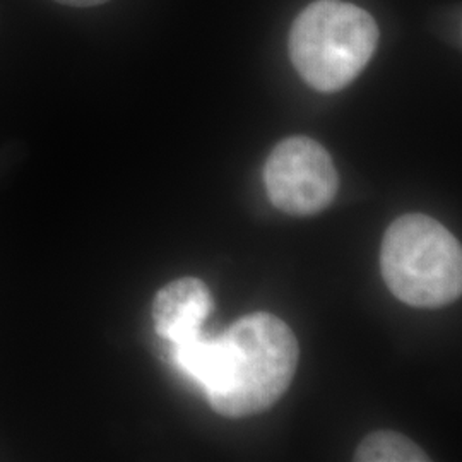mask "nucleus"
<instances>
[{"label":"nucleus","mask_w":462,"mask_h":462,"mask_svg":"<svg viewBox=\"0 0 462 462\" xmlns=\"http://www.w3.org/2000/svg\"><path fill=\"white\" fill-rule=\"evenodd\" d=\"M300 346L276 315H245L215 337L208 377L200 385L216 413L244 418L280 401L297 372Z\"/></svg>","instance_id":"nucleus-1"},{"label":"nucleus","mask_w":462,"mask_h":462,"mask_svg":"<svg viewBox=\"0 0 462 462\" xmlns=\"http://www.w3.org/2000/svg\"><path fill=\"white\" fill-rule=\"evenodd\" d=\"M380 269L394 297L418 309H439L462 291L459 240L427 215H404L387 228Z\"/></svg>","instance_id":"nucleus-2"},{"label":"nucleus","mask_w":462,"mask_h":462,"mask_svg":"<svg viewBox=\"0 0 462 462\" xmlns=\"http://www.w3.org/2000/svg\"><path fill=\"white\" fill-rule=\"evenodd\" d=\"M379 43L375 19L343 0H317L295 19L291 62L317 91L334 93L353 83Z\"/></svg>","instance_id":"nucleus-3"},{"label":"nucleus","mask_w":462,"mask_h":462,"mask_svg":"<svg viewBox=\"0 0 462 462\" xmlns=\"http://www.w3.org/2000/svg\"><path fill=\"white\" fill-rule=\"evenodd\" d=\"M264 183L271 202L286 215L324 211L337 192V171L329 152L310 137H290L269 154Z\"/></svg>","instance_id":"nucleus-4"},{"label":"nucleus","mask_w":462,"mask_h":462,"mask_svg":"<svg viewBox=\"0 0 462 462\" xmlns=\"http://www.w3.org/2000/svg\"><path fill=\"white\" fill-rule=\"evenodd\" d=\"M215 309L211 291L204 281L180 278L163 286L152 301L156 332L171 346L202 334V324Z\"/></svg>","instance_id":"nucleus-5"},{"label":"nucleus","mask_w":462,"mask_h":462,"mask_svg":"<svg viewBox=\"0 0 462 462\" xmlns=\"http://www.w3.org/2000/svg\"><path fill=\"white\" fill-rule=\"evenodd\" d=\"M355 461L360 462H427L429 456L396 431H375L356 448Z\"/></svg>","instance_id":"nucleus-6"},{"label":"nucleus","mask_w":462,"mask_h":462,"mask_svg":"<svg viewBox=\"0 0 462 462\" xmlns=\"http://www.w3.org/2000/svg\"><path fill=\"white\" fill-rule=\"evenodd\" d=\"M59 4H64V5H70V7H95L99 4H105L108 0H55Z\"/></svg>","instance_id":"nucleus-7"}]
</instances>
